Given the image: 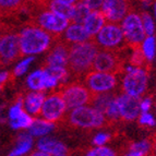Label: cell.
I'll list each match as a JSON object with an SVG mask.
<instances>
[{
    "instance_id": "cell-16",
    "label": "cell",
    "mask_w": 156,
    "mask_h": 156,
    "mask_svg": "<svg viewBox=\"0 0 156 156\" xmlns=\"http://www.w3.org/2000/svg\"><path fill=\"white\" fill-rule=\"evenodd\" d=\"M68 154V150L61 142L47 136H41L36 144V152L32 153L35 156H62Z\"/></svg>"
},
{
    "instance_id": "cell-30",
    "label": "cell",
    "mask_w": 156,
    "mask_h": 156,
    "mask_svg": "<svg viewBox=\"0 0 156 156\" xmlns=\"http://www.w3.org/2000/svg\"><path fill=\"white\" fill-rule=\"evenodd\" d=\"M142 51H143L144 56L146 57L148 62H151L153 58L155 57V48H156V41L155 37H153V35L147 36L146 38H144V41L142 42Z\"/></svg>"
},
{
    "instance_id": "cell-45",
    "label": "cell",
    "mask_w": 156,
    "mask_h": 156,
    "mask_svg": "<svg viewBox=\"0 0 156 156\" xmlns=\"http://www.w3.org/2000/svg\"><path fill=\"white\" fill-rule=\"evenodd\" d=\"M142 1H143V2L145 3L146 5H150V3H151V0H142Z\"/></svg>"
},
{
    "instance_id": "cell-11",
    "label": "cell",
    "mask_w": 156,
    "mask_h": 156,
    "mask_svg": "<svg viewBox=\"0 0 156 156\" xmlns=\"http://www.w3.org/2000/svg\"><path fill=\"white\" fill-rule=\"evenodd\" d=\"M66 109H67L66 103L60 92L58 91L56 93L49 94L48 96H45L39 116L43 119L56 122L63 116Z\"/></svg>"
},
{
    "instance_id": "cell-46",
    "label": "cell",
    "mask_w": 156,
    "mask_h": 156,
    "mask_svg": "<svg viewBox=\"0 0 156 156\" xmlns=\"http://www.w3.org/2000/svg\"><path fill=\"white\" fill-rule=\"evenodd\" d=\"M2 87H3V84H2V83H0V92L2 91Z\"/></svg>"
},
{
    "instance_id": "cell-13",
    "label": "cell",
    "mask_w": 156,
    "mask_h": 156,
    "mask_svg": "<svg viewBox=\"0 0 156 156\" xmlns=\"http://www.w3.org/2000/svg\"><path fill=\"white\" fill-rule=\"evenodd\" d=\"M58 82L52 76L47 72L45 68H41L33 71L26 78V86L31 91H46V90L55 89Z\"/></svg>"
},
{
    "instance_id": "cell-19",
    "label": "cell",
    "mask_w": 156,
    "mask_h": 156,
    "mask_svg": "<svg viewBox=\"0 0 156 156\" xmlns=\"http://www.w3.org/2000/svg\"><path fill=\"white\" fill-rule=\"evenodd\" d=\"M93 37L87 33L84 29L83 24L80 23H72L68 25L65 30L63 34V41L68 44H76V43H83L86 41H90Z\"/></svg>"
},
{
    "instance_id": "cell-31",
    "label": "cell",
    "mask_w": 156,
    "mask_h": 156,
    "mask_svg": "<svg viewBox=\"0 0 156 156\" xmlns=\"http://www.w3.org/2000/svg\"><path fill=\"white\" fill-rule=\"evenodd\" d=\"M24 112V108H23V104H22V98H19L16 99L12 105L8 108L7 110V122L10 121V120H13L18 118L22 112Z\"/></svg>"
},
{
    "instance_id": "cell-8",
    "label": "cell",
    "mask_w": 156,
    "mask_h": 156,
    "mask_svg": "<svg viewBox=\"0 0 156 156\" xmlns=\"http://www.w3.org/2000/svg\"><path fill=\"white\" fill-rule=\"evenodd\" d=\"M69 22L70 21L68 19L59 16L50 9L42 8V10L36 14L34 24H36L45 31L49 32L52 35L60 36L66 27L69 25Z\"/></svg>"
},
{
    "instance_id": "cell-44",
    "label": "cell",
    "mask_w": 156,
    "mask_h": 156,
    "mask_svg": "<svg viewBox=\"0 0 156 156\" xmlns=\"http://www.w3.org/2000/svg\"><path fill=\"white\" fill-rule=\"evenodd\" d=\"M152 150L153 151H155V153H156V138L153 140V143H152Z\"/></svg>"
},
{
    "instance_id": "cell-40",
    "label": "cell",
    "mask_w": 156,
    "mask_h": 156,
    "mask_svg": "<svg viewBox=\"0 0 156 156\" xmlns=\"http://www.w3.org/2000/svg\"><path fill=\"white\" fill-rule=\"evenodd\" d=\"M11 78V73L9 71H5V70H2L0 71V83H2L5 85Z\"/></svg>"
},
{
    "instance_id": "cell-10",
    "label": "cell",
    "mask_w": 156,
    "mask_h": 156,
    "mask_svg": "<svg viewBox=\"0 0 156 156\" xmlns=\"http://www.w3.org/2000/svg\"><path fill=\"white\" fill-rule=\"evenodd\" d=\"M84 84L94 95H97L114 89L117 85V79L114 73L91 70L84 76Z\"/></svg>"
},
{
    "instance_id": "cell-37",
    "label": "cell",
    "mask_w": 156,
    "mask_h": 156,
    "mask_svg": "<svg viewBox=\"0 0 156 156\" xmlns=\"http://www.w3.org/2000/svg\"><path fill=\"white\" fill-rule=\"evenodd\" d=\"M139 123H140L141 126H155L156 125V121L155 119L153 118V116L150 114H147V112H142V115H141L140 117H139Z\"/></svg>"
},
{
    "instance_id": "cell-47",
    "label": "cell",
    "mask_w": 156,
    "mask_h": 156,
    "mask_svg": "<svg viewBox=\"0 0 156 156\" xmlns=\"http://www.w3.org/2000/svg\"><path fill=\"white\" fill-rule=\"evenodd\" d=\"M1 37H2V33H1V31H0V43H1Z\"/></svg>"
},
{
    "instance_id": "cell-42",
    "label": "cell",
    "mask_w": 156,
    "mask_h": 156,
    "mask_svg": "<svg viewBox=\"0 0 156 156\" xmlns=\"http://www.w3.org/2000/svg\"><path fill=\"white\" fill-rule=\"evenodd\" d=\"M26 1H29V2H35V3H39V5H45L48 8V2H49V0H26Z\"/></svg>"
},
{
    "instance_id": "cell-48",
    "label": "cell",
    "mask_w": 156,
    "mask_h": 156,
    "mask_svg": "<svg viewBox=\"0 0 156 156\" xmlns=\"http://www.w3.org/2000/svg\"><path fill=\"white\" fill-rule=\"evenodd\" d=\"M155 14H156V5H155Z\"/></svg>"
},
{
    "instance_id": "cell-24",
    "label": "cell",
    "mask_w": 156,
    "mask_h": 156,
    "mask_svg": "<svg viewBox=\"0 0 156 156\" xmlns=\"http://www.w3.org/2000/svg\"><path fill=\"white\" fill-rule=\"evenodd\" d=\"M33 116H31L29 112H26L24 110L18 118L8 121V125L12 128L13 130H27L33 122Z\"/></svg>"
},
{
    "instance_id": "cell-25",
    "label": "cell",
    "mask_w": 156,
    "mask_h": 156,
    "mask_svg": "<svg viewBox=\"0 0 156 156\" xmlns=\"http://www.w3.org/2000/svg\"><path fill=\"white\" fill-rule=\"evenodd\" d=\"M132 48V55L130 58V65L133 67L136 68H143L145 70L148 69L147 65V59L144 56L143 51H142V48H141V45H135V46H131Z\"/></svg>"
},
{
    "instance_id": "cell-7",
    "label": "cell",
    "mask_w": 156,
    "mask_h": 156,
    "mask_svg": "<svg viewBox=\"0 0 156 156\" xmlns=\"http://www.w3.org/2000/svg\"><path fill=\"white\" fill-rule=\"evenodd\" d=\"M92 70L98 72L119 73L123 70V59L117 50L103 49L97 51L93 60Z\"/></svg>"
},
{
    "instance_id": "cell-35",
    "label": "cell",
    "mask_w": 156,
    "mask_h": 156,
    "mask_svg": "<svg viewBox=\"0 0 156 156\" xmlns=\"http://www.w3.org/2000/svg\"><path fill=\"white\" fill-rule=\"evenodd\" d=\"M141 20H142V24H143V29L145 32V35L151 36L154 33V22L152 20L151 16L147 13H143L141 16Z\"/></svg>"
},
{
    "instance_id": "cell-15",
    "label": "cell",
    "mask_w": 156,
    "mask_h": 156,
    "mask_svg": "<svg viewBox=\"0 0 156 156\" xmlns=\"http://www.w3.org/2000/svg\"><path fill=\"white\" fill-rule=\"evenodd\" d=\"M116 101L119 108L120 118H122L126 121H131L140 115L141 101L138 97L125 93L117 97Z\"/></svg>"
},
{
    "instance_id": "cell-6",
    "label": "cell",
    "mask_w": 156,
    "mask_h": 156,
    "mask_svg": "<svg viewBox=\"0 0 156 156\" xmlns=\"http://www.w3.org/2000/svg\"><path fill=\"white\" fill-rule=\"evenodd\" d=\"M127 71L128 73L123 78L122 82L123 91L126 94H129L132 96H141L147 87V70L143 68H136L131 66L127 68Z\"/></svg>"
},
{
    "instance_id": "cell-18",
    "label": "cell",
    "mask_w": 156,
    "mask_h": 156,
    "mask_svg": "<svg viewBox=\"0 0 156 156\" xmlns=\"http://www.w3.org/2000/svg\"><path fill=\"white\" fill-rule=\"evenodd\" d=\"M45 94L42 91H31L22 97V104L26 112L31 116H39L41 108L44 103Z\"/></svg>"
},
{
    "instance_id": "cell-43",
    "label": "cell",
    "mask_w": 156,
    "mask_h": 156,
    "mask_svg": "<svg viewBox=\"0 0 156 156\" xmlns=\"http://www.w3.org/2000/svg\"><path fill=\"white\" fill-rule=\"evenodd\" d=\"M61 1H65V2H68V3H72V5H76L78 3L80 0H61Z\"/></svg>"
},
{
    "instance_id": "cell-38",
    "label": "cell",
    "mask_w": 156,
    "mask_h": 156,
    "mask_svg": "<svg viewBox=\"0 0 156 156\" xmlns=\"http://www.w3.org/2000/svg\"><path fill=\"white\" fill-rule=\"evenodd\" d=\"M80 1L84 2L93 11V10H98L99 8H101V5H103L104 0H80Z\"/></svg>"
},
{
    "instance_id": "cell-32",
    "label": "cell",
    "mask_w": 156,
    "mask_h": 156,
    "mask_svg": "<svg viewBox=\"0 0 156 156\" xmlns=\"http://www.w3.org/2000/svg\"><path fill=\"white\" fill-rule=\"evenodd\" d=\"M47 70V72L49 73L50 76H52L58 82L61 81H66V79L69 76V72H68L67 68L65 67H43Z\"/></svg>"
},
{
    "instance_id": "cell-12",
    "label": "cell",
    "mask_w": 156,
    "mask_h": 156,
    "mask_svg": "<svg viewBox=\"0 0 156 156\" xmlns=\"http://www.w3.org/2000/svg\"><path fill=\"white\" fill-rule=\"evenodd\" d=\"M21 56L19 34L9 33L2 34L0 43V61L3 63H11Z\"/></svg>"
},
{
    "instance_id": "cell-26",
    "label": "cell",
    "mask_w": 156,
    "mask_h": 156,
    "mask_svg": "<svg viewBox=\"0 0 156 156\" xmlns=\"http://www.w3.org/2000/svg\"><path fill=\"white\" fill-rule=\"evenodd\" d=\"M152 143L153 141L147 139V140H144L142 142H136V143H132L129 148V153L128 155H146V154H150L152 151Z\"/></svg>"
},
{
    "instance_id": "cell-9",
    "label": "cell",
    "mask_w": 156,
    "mask_h": 156,
    "mask_svg": "<svg viewBox=\"0 0 156 156\" xmlns=\"http://www.w3.org/2000/svg\"><path fill=\"white\" fill-rule=\"evenodd\" d=\"M121 30H122L126 42L130 47L141 45L145 38V32H144L141 16L134 12L128 13L122 19Z\"/></svg>"
},
{
    "instance_id": "cell-1",
    "label": "cell",
    "mask_w": 156,
    "mask_h": 156,
    "mask_svg": "<svg viewBox=\"0 0 156 156\" xmlns=\"http://www.w3.org/2000/svg\"><path fill=\"white\" fill-rule=\"evenodd\" d=\"M98 51V46L93 38L83 43L70 44L67 70L76 80L84 78L92 70L93 60Z\"/></svg>"
},
{
    "instance_id": "cell-41",
    "label": "cell",
    "mask_w": 156,
    "mask_h": 156,
    "mask_svg": "<svg viewBox=\"0 0 156 156\" xmlns=\"http://www.w3.org/2000/svg\"><path fill=\"white\" fill-rule=\"evenodd\" d=\"M151 98H145L143 101H141V110H142V112H147L151 108Z\"/></svg>"
},
{
    "instance_id": "cell-36",
    "label": "cell",
    "mask_w": 156,
    "mask_h": 156,
    "mask_svg": "<svg viewBox=\"0 0 156 156\" xmlns=\"http://www.w3.org/2000/svg\"><path fill=\"white\" fill-rule=\"evenodd\" d=\"M87 155H90V156H114L115 152L112 151V150L108 147L97 145V147L94 148V150H91V151L87 153Z\"/></svg>"
},
{
    "instance_id": "cell-34",
    "label": "cell",
    "mask_w": 156,
    "mask_h": 156,
    "mask_svg": "<svg viewBox=\"0 0 156 156\" xmlns=\"http://www.w3.org/2000/svg\"><path fill=\"white\" fill-rule=\"evenodd\" d=\"M105 115H106V118L108 119L109 122H112L115 120H118L120 118V114H119V108H118L117 101L116 99H112L109 103L108 107H107L106 112H105Z\"/></svg>"
},
{
    "instance_id": "cell-23",
    "label": "cell",
    "mask_w": 156,
    "mask_h": 156,
    "mask_svg": "<svg viewBox=\"0 0 156 156\" xmlns=\"http://www.w3.org/2000/svg\"><path fill=\"white\" fill-rule=\"evenodd\" d=\"M74 5H76L65 2L61 0H49L48 9L70 21L73 16V12H74Z\"/></svg>"
},
{
    "instance_id": "cell-2",
    "label": "cell",
    "mask_w": 156,
    "mask_h": 156,
    "mask_svg": "<svg viewBox=\"0 0 156 156\" xmlns=\"http://www.w3.org/2000/svg\"><path fill=\"white\" fill-rule=\"evenodd\" d=\"M60 36L52 35L36 24L25 26L19 33L21 56H34L46 51Z\"/></svg>"
},
{
    "instance_id": "cell-22",
    "label": "cell",
    "mask_w": 156,
    "mask_h": 156,
    "mask_svg": "<svg viewBox=\"0 0 156 156\" xmlns=\"http://www.w3.org/2000/svg\"><path fill=\"white\" fill-rule=\"evenodd\" d=\"M54 122L51 121H48L46 119H43V118H36V119L33 120L32 125L27 129V132L32 135V136H37V138H41V136H45L46 134L50 132L51 130H54Z\"/></svg>"
},
{
    "instance_id": "cell-20",
    "label": "cell",
    "mask_w": 156,
    "mask_h": 156,
    "mask_svg": "<svg viewBox=\"0 0 156 156\" xmlns=\"http://www.w3.org/2000/svg\"><path fill=\"white\" fill-rule=\"evenodd\" d=\"M105 24H106V19H105L104 14L101 13V11L98 10L91 11L83 22L84 29L87 31V33L92 37L95 36Z\"/></svg>"
},
{
    "instance_id": "cell-17",
    "label": "cell",
    "mask_w": 156,
    "mask_h": 156,
    "mask_svg": "<svg viewBox=\"0 0 156 156\" xmlns=\"http://www.w3.org/2000/svg\"><path fill=\"white\" fill-rule=\"evenodd\" d=\"M69 47L70 44H68L63 39H58L54 48L49 52L45 60L44 67H65L68 65V56H69Z\"/></svg>"
},
{
    "instance_id": "cell-3",
    "label": "cell",
    "mask_w": 156,
    "mask_h": 156,
    "mask_svg": "<svg viewBox=\"0 0 156 156\" xmlns=\"http://www.w3.org/2000/svg\"><path fill=\"white\" fill-rule=\"evenodd\" d=\"M68 121L70 125L80 128H98L109 122L103 112L92 107L84 106L72 108L68 115Z\"/></svg>"
},
{
    "instance_id": "cell-4",
    "label": "cell",
    "mask_w": 156,
    "mask_h": 156,
    "mask_svg": "<svg viewBox=\"0 0 156 156\" xmlns=\"http://www.w3.org/2000/svg\"><path fill=\"white\" fill-rule=\"evenodd\" d=\"M59 92L65 101L66 107L68 109L92 104V101L95 97V95L86 87L85 84L80 83L79 80L63 85L59 90Z\"/></svg>"
},
{
    "instance_id": "cell-39",
    "label": "cell",
    "mask_w": 156,
    "mask_h": 156,
    "mask_svg": "<svg viewBox=\"0 0 156 156\" xmlns=\"http://www.w3.org/2000/svg\"><path fill=\"white\" fill-rule=\"evenodd\" d=\"M110 139V135L105 134V133H99L94 138V144L96 145H103L104 143H106L107 141Z\"/></svg>"
},
{
    "instance_id": "cell-14",
    "label": "cell",
    "mask_w": 156,
    "mask_h": 156,
    "mask_svg": "<svg viewBox=\"0 0 156 156\" xmlns=\"http://www.w3.org/2000/svg\"><path fill=\"white\" fill-rule=\"evenodd\" d=\"M128 10L127 0H104L101 5V13L110 23H119L127 16Z\"/></svg>"
},
{
    "instance_id": "cell-27",
    "label": "cell",
    "mask_w": 156,
    "mask_h": 156,
    "mask_svg": "<svg viewBox=\"0 0 156 156\" xmlns=\"http://www.w3.org/2000/svg\"><path fill=\"white\" fill-rule=\"evenodd\" d=\"M91 9L87 7L84 2L79 1L78 3H76L74 5V12H73V16L70 21L72 23H80L83 24L84 20L86 19V16H89L91 12Z\"/></svg>"
},
{
    "instance_id": "cell-29",
    "label": "cell",
    "mask_w": 156,
    "mask_h": 156,
    "mask_svg": "<svg viewBox=\"0 0 156 156\" xmlns=\"http://www.w3.org/2000/svg\"><path fill=\"white\" fill-rule=\"evenodd\" d=\"M112 99H114V96L110 95V94H107L106 95L104 93H101L95 95L93 101H92V105L95 107V109H97L98 112H103L105 115L107 107H108V105H109V103Z\"/></svg>"
},
{
    "instance_id": "cell-33",
    "label": "cell",
    "mask_w": 156,
    "mask_h": 156,
    "mask_svg": "<svg viewBox=\"0 0 156 156\" xmlns=\"http://www.w3.org/2000/svg\"><path fill=\"white\" fill-rule=\"evenodd\" d=\"M24 0H0V11L12 12L18 11L23 5Z\"/></svg>"
},
{
    "instance_id": "cell-5",
    "label": "cell",
    "mask_w": 156,
    "mask_h": 156,
    "mask_svg": "<svg viewBox=\"0 0 156 156\" xmlns=\"http://www.w3.org/2000/svg\"><path fill=\"white\" fill-rule=\"evenodd\" d=\"M93 39L97 46L103 49L117 50L122 44L128 45L123 37L121 26L118 23H110V22L108 24H105Z\"/></svg>"
},
{
    "instance_id": "cell-21",
    "label": "cell",
    "mask_w": 156,
    "mask_h": 156,
    "mask_svg": "<svg viewBox=\"0 0 156 156\" xmlns=\"http://www.w3.org/2000/svg\"><path fill=\"white\" fill-rule=\"evenodd\" d=\"M33 136L27 133H21L16 139V146L12 148V151L9 153V155L11 156H22L25 154H29L32 151L33 147Z\"/></svg>"
},
{
    "instance_id": "cell-28",
    "label": "cell",
    "mask_w": 156,
    "mask_h": 156,
    "mask_svg": "<svg viewBox=\"0 0 156 156\" xmlns=\"http://www.w3.org/2000/svg\"><path fill=\"white\" fill-rule=\"evenodd\" d=\"M33 62H34V56H23V58L19 60L18 62H16V65L14 66L12 74L16 78L24 76L29 71L30 67H31V65Z\"/></svg>"
}]
</instances>
